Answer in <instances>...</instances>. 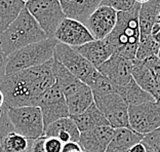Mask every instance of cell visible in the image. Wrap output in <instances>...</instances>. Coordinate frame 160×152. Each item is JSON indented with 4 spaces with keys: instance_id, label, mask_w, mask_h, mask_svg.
<instances>
[{
    "instance_id": "ab89813d",
    "label": "cell",
    "mask_w": 160,
    "mask_h": 152,
    "mask_svg": "<svg viewBox=\"0 0 160 152\" xmlns=\"http://www.w3.org/2000/svg\"><path fill=\"white\" fill-rule=\"evenodd\" d=\"M156 101H157V102H158V103L160 104V96H159V97L157 98V99H156Z\"/></svg>"
},
{
    "instance_id": "2e32d148",
    "label": "cell",
    "mask_w": 160,
    "mask_h": 152,
    "mask_svg": "<svg viewBox=\"0 0 160 152\" xmlns=\"http://www.w3.org/2000/svg\"><path fill=\"white\" fill-rule=\"evenodd\" d=\"M75 49L86 60H88L97 69L114 55L113 48L106 39L93 40L84 45L75 48Z\"/></svg>"
},
{
    "instance_id": "ac0fdd59",
    "label": "cell",
    "mask_w": 160,
    "mask_h": 152,
    "mask_svg": "<svg viewBox=\"0 0 160 152\" xmlns=\"http://www.w3.org/2000/svg\"><path fill=\"white\" fill-rule=\"evenodd\" d=\"M52 71L54 77H56V83L62 90V93L64 94L65 98L74 95L75 93L79 92L80 89L86 86L84 82L75 77L66 67L63 66L54 58L52 63Z\"/></svg>"
},
{
    "instance_id": "7a4b0ae2",
    "label": "cell",
    "mask_w": 160,
    "mask_h": 152,
    "mask_svg": "<svg viewBox=\"0 0 160 152\" xmlns=\"http://www.w3.org/2000/svg\"><path fill=\"white\" fill-rule=\"evenodd\" d=\"M141 6V4L137 3V5L128 12L118 13L114 30L105 38L112 46L114 53L132 61L137 59L141 40L139 19Z\"/></svg>"
},
{
    "instance_id": "9c48e42d",
    "label": "cell",
    "mask_w": 160,
    "mask_h": 152,
    "mask_svg": "<svg viewBox=\"0 0 160 152\" xmlns=\"http://www.w3.org/2000/svg\"><path fill=\"white\" fill-rule=\"evenodd\" d=\"M36 106L41 110L44 129L59 119L70 117L66 98L57 83L42 94L36 103Z\"/></svg>"
},
{
    "instance_id": "8d00e7d4",
    "label": "cell",
    "mask_w": 160,
    "mask_h": 152,
    "mask_svg": "<svg viewBox=\"0 0 160 152\" xmlns=\"http://www.w3.org/2000/svg\"><path fill=\"white\" fill-rule=\"evenodd\" d=\"M4 103H5V100H4V95H3L1 89H0V110L2 109L3 106H4Z\"/></svg>"
},
{
    "instance_id": "1f68e13d",
    "label": "cell",
    "mask_w": 160,
    "mask_h": 152,
    "mask_svg": "<svg viewBox=\"0 0 160 152\" xmlns=\"http://www.w3.org/2000/svg\"><path fill=\"white\" fill-rule=\"evenodd\" d=\"M45 137V136H44ZM64 143L58 138L52 137H45L44 148L46 152H62Z\"/></svg>"
},
{
    "instance_id": "f1b7e54d",
    "label": "cell",
    "mask_w": 160,
    "mask_h": 152,
    "mask_svg": "<svg viewBox=\"0 0 160 152\" xmlns=\"http://www.w3.org/2000/svg\"><path fill=\"white\" fill-rule=\"evenodd\" d=\"M102 5L112 7L118 13L128 12L137 5L134 0H103Z\"/></svg>"
},
{
    "instance_id": "44dd1931",
    "label": "cell",
    "mask_w": 160,
    "mask_h": 152,
    "mask_svg": "<svg viewBox=\"0 0 160 152\" xmlns=\"http://www.w3.org/2000/svg\"><path fill=\"white\" fill-rule=\"evenodd\" d=\"M71 118L74 120L80 133L89 131V129L99 128V126L110 125L103 113L97 107L96 103H93L83 113L75 115V116H71Z\"/></svg>"
},
{
    "instance_id": "d4e9b609",
    "label": "cell",
    "mask_w": 160,
    "mask_h": 152,
    "mask_svg": "<svg viewBox=\"0 0 160 152\" xmlns=\"http://www.w3.org/2000/svg\"><path fill=\"white\" fill-rule=\"evenodd\" d=\"M66 102L69 108L70 117L81 114L94 103L92 90L88 85H86L74 95L66 98Z\"/></svg>"
},
{
    "instance_id": "b9f144b4",
    "label": "cell",
    "mask_w": 160,
    "mask_h": 152,
    "mask_svg": "<svg viewBox=\"0 0 160 152\" xmlns=\"http://www.w3.org/2000/svg\"><path fill=\"white\" fill-rule=\"evenodd\" d=\"M148 152H152V150H150V149H149V150H148Z\"/></svg>"
},
{
    "instance_id": "3957f363",
    "label": "cell",
    "mask_w": 160,
    "mask_h": 152,
    "mask_svg": "<svg viewBox=\"0 0 160 152\" xmlns=\"http://www.w3.org/2000/svg\"><path fill=\"white\" fill-rule=\"evenodd\" d=\"M48 37L39 24L28 12L23 9L13 23L0 34V44L7 56L33 43L45 40Z\"/></svg>"
},
{
    "instance_id": "4316f807",
    "label": "cell",
    "mask_w": 160,
    "mask_h": 152,
    "mask_svg": "<svg viewBox=\"0 0 160 152\" xmlns=\"http://www.w3.org/2000/svg\"><path fill=\"white\" fill-rule=\"evenodd\" d=\"M160 52V44L152 35L141 38L140 45L137 53V60L146 61L152 57H158Z\"/></svg>"
},
{
    "instance_id": "60d3db41",
    "label": "cell",
    "mask_w": 160,
    "mask_h": 152,
    "mask_svg": "<svg viewBox=\"0 0 160 152\" xmlns=\"http://www.w3.org/2000/svg\"><path fill=\"white\" fill-rule=\"evenodd\" d=\"M1 115H2V109L0 110V117H1Z\"/></svg>"
},
{
    "instance_id": "603a6c76",
    "label": "cell",
    "mask_w": 160,
    "mask_h": 152,
    "mask_svg": "<svg viewBox=\"0 0 160 152\" xmlns=\"http://www.w3.org/2000/svg\"><path fill=\"white\" fill-rule=\"evenodd\" d=\"M119 95L122 97L124 102L130 106H139L144 103L155 101V98L143 89L138 83L132 79L129 83H127L124 86H119L118 89Z\"/></svg>"
},
{
    "instance_id": "74e56055",
    "label": "cell",
    "mask_w": 160,
    "mask_h": 152,
    "mask_svg": "<svg viewBox=\"0 0 160 152\" xmlns=\"http://www.w3.org/2000/svg\"><path fill=\"white\" fill-rule=\"evenodd\" d=\"M3 139H4V137L0 134V152H5L4 148H3Z\"/></svg>"
},
{
    "instance_id": "d6a6232c",
    "label": "cell",
    "mask_w": 160,
    "mask_h": 152,
    "mask_svg": "<svg viewBox=\"0 0 160 152\" xmlns=\"http://www.w3.org/2000/svg\"><path fill=\"white\" fill-rule=\"evenodd\" d=\"M7 60H8V56L4 53L1 44H0V84L6 76Z\"/></svg>"
},
{
    "instance_id": "836d02e7",
    "label": "cell",
    "mask_w": 160,
    "mask_h": 152,
    "mask_svg": "<svg viewBox=\"0 0 160 152\" xmlns=\"http://www.w3.org/2000/svg\"><path fill=\"white\" fill-rule=\"evenodd\" d=\"M44 142H45V137H40V138L36 140H32L30 151L29 152H46L44 148Z\"/></svg>"
},
{
    "instance_id": "f35d334b",
    "label": "cell",
    "mask_w": 160,
    "mask_h": 152,
    "mask_svg": "<svg viewBox=\"0 0 160 152\" xmlns=\"http://www.w3.org/2000/svg\"><path fill=\"white\" fill-rule=\"evenodd\" d=\"M137 3H139V4H145V3H147V2H149V1H151V0H134Z\"/></svg>"
},
{
    "instance_id": "d6986e66",
    "label": "cell",
    "mask_w": 160,
    "mask_h": 152,
    "mask_svg": "<svg viewBox=\"0 0 160 152\" xmlns=\"http://www.w3.org/2000/svg\"><path fill=\"white\" fill-rule=\"evenodd\" d=\"M144 135L128 128L115 129L113 139L109 144L106 152H129L133 145L144 140Z\"/></svg>"
},
{
    "instance_id": "5bb4252c",
    "label": "cell",
    "mask_w": 160,
    "mask_h": 152,
    "mask_svg": "<svg viewBox=\"0 0 160 152\" xmlns=\"http://www.w3.org/2000/svg\"><path fill=\"white\" fill-rule=\"evenodd\" d=\"M115 129L104 125L80 134L79 144L86 152H106L113 139Z\"/></svg>"
},
{
    "instance_id": "7bdbcfd3",
    "label": "cell",
    "mask_w": 160,
    "mask_h": 152,
    "mask_svg": "<svg viewBox=\"0 0 160 152\" xmlns=\"http://www.w3.org/2000/svg\"><path fill=\"white\" fill-rule=\"evenodd\" d=\"M24 1H25V2H27V1H28V0H24Z\"/></svg>"
},
{
    "instance_id": "7c38bea8",
    "label": "cell",
    "mask_w": 160,
    "mask_h": 152,
    "mask_svg": "<svg viewBox=\"0 0 160 152\" xmlns=\"http://www.w3.org/2000/svg\"><path fill=\"white\" fill-rule=\"evenodd\" d=\"M118 12L112 7L101 5L84 24L96 40H103L111 34L117 23Z\"/></svg>"
},
{
    "instance_id": "f546056e",
    "label": "cell",
    "mask_w": 160,
    "mask_h": 152,
    "mask_svg": "<svg viewBox=\"0 0 160 152\" xmlns=\"http://www.w3.org/2000/svg\"><path fill=\"white\" fill-rule=\"evenodd\" d=\"M143 142L152 152H160V129L145 136Z\"/></svg>"
},
{
    "instance_id": "5b68a950",
    "label": "cell",
    "mask_w": 160,
    "mask_h": 152,
    "mask_svg": "<svg viewBox=\"0 0 160 152\" xmlns=\"http://www.w3.org/2000/svg\"><path fill=\"white\" fill-rule=\"evenodd\" d=\"M26 8L48 38H54L58 28L67 18L60 0H28Z\"/></svg>"
},
{
    "instance_id": "30bf717a",
    "label": "cell",
    "mask_w": 160,
    "mask_h": 152,
    "mask_svg": "<svg viewBox=\"0 0 160 152\" xmlns=\"http://www.w3.org/2000/svg\"><path fill=\"white\" fill-rule=\"evenodd\" d=\"M94 103L113 129L128 128V105L118 93L104 96H93Z\"/></svg>"
},
{
    "instance_id": "ee69618b",
    "label": "cell",
    "mask_w": 160,
    "mask_h": 152,
    "mask_svg": "<svg viewBox=\"0 0 160 152\" xmlns=\"http://www.w3.org/2000/svg\"><path fill=\"white\" fill-rule=\"evenodd\" d=\"M158 57H159V58H160V52H159V56H158Z\"/></svg>"
},
{
    "instance_id": "83f0119b",
    "label": "cell",
    "mask_w": 160,
    "mask_h": 152,
    "mask_svg": "<svg viewBox=\"0 0 160 152\" xmlns=\"http://www.w3.org/2000/svg\"><path fill=\"white\" fill-rule=\"evenodd\" d=\"M90 89L92 90L93 96H104L118 93L119 86L115 84L113 81H111L108 77L100 73L96 80L93 81L92 85L90 86Z\"/></svg>"
},
{
    "instance_id": "9a60e30c",
    "label": "cell",
    "mask_w": 160,
    "mask_h": 152,
    "mask_svg": "<svg viewBox=\"0 0 160 152\" xmlns=\"http://www.w3.org/2000/svg\"><path fill=\"white\" fill-rule=\"evenodd\" d=\"M102 2L103 0H60L66 17L83 24L102 5Z\"/></svg>"
},
{
    "instance_id": "d590c367",
    "label": "cell",
    "mask_w": 160,
    "mask_h": 152,
    "mask_svg": "<svg viewBox=\"0 0 160 152\" xmlns=\"http://www.w3.org/2000/svg\"><path fill=\"white\" fill-rule=\"evenodd\" d=\"M148 150H149V148L146 146V144L142 141V142L136 144V145H133L130 148L129 152H148Z\"/></svg>"
},
{
    "instance_id": "484cf974",
    "label": "cell",
    "mask_w": 160,
    "mask_h": 152,
    "mask_svg": "<svg viewBox=\"0 0 160 152\" xmlns=\"http://www.w3.org/2000/svg\"><path fill=\"white\" fill-rule=\"evenodd\" d=\"M32 140H28L16 131L9 133L3 139L5 152H29Z\"/></svg>"
},
{
    "instance_id": "4fadbf2b",
    "label": "cell",
    "mask_w": 160,
    "mask_h": 152,
    "mask_svg": "<svg viewBox=\"0 0 160 152\" xmlns=\"http://www.w3.org/2000/svg\"><path fill=\"white\" fill-rule=\"evenodd\" d=\"M133 60H127L114 53L110 59L98 68V71L118 86H124L132 80Z\"/></svg>"
},
{
    "instance_id": "8fae6325",
    "label": "cell",
    "mask_w": 160,
    "mask_h": 152,
    "mask_svg": "<svg viewBox=\"0 0 160 152\" xmlns=\"http://www.w3.org/2000/svg\"><path fill=\"white\" fill-rule=\"evenodd\" d=\"M54 38L71 48H78L96 39L84 24L70 18H66L58 28Z\"/></svg>"
},
{
    "instance_id": "277c9868",
    "label": "cell",
    "mask_w": 160,
    "mask_h": 152,
    "mask_svg": "<svg viewBox=\"0 0 160 152\" xmlns=\"http://www.w3.org/2000/svg\"><path fill=\"white\" fill-rule=\"evenodd\" d=\"M58 42L56 38H47L12 53L7 60L6 75L37 67L52 61L54 58Z\"/></svg>"
},
{
    "instance_id": "7402d4cb",
    "label": "cell",
    "mask_w": 160,
    "mask_h": 152,
    "mask_svg": "<svg viewBox=\"0 0 160 152\" xmlns=\"http://www.w3.org/2000/svg\"><path fill=\"white\" fill-rule=\"evenodd\" d=\"M160 14V0H151L142 4L140 10L141 38L152 35V29L157 23Z\"/></svg>"
},
{
    "instance_id": "8992f818",
    "label": "cell",
    "mask_w": 160,
    "mask_h": 152,
    "mask_svg": "<svg viewBox=\"0 0 160 152\" xmlns=\"http://www.w3.org/2000/svg\"><path fill=\"white\" fill-rule=\"evenodd\" d=\"M54 59L89 88L100 74L97 68L81 53H79L74 48L64 43L58 42L54 52Z\"/></svg>"
},
{
    "instance_id": "e0dca14e",
    "label": "cell",
    "mask_w": 160,
    "mask_h": 152,
    "mask_svg": "<svg viewBox=\"0 0 160 152\" xmlns=\"http://www.w3.org/2000/svg\"><path fill=\"white\" fill-rule=\"evenodd\" d=\"M80 134L81 133L71 117L59 119L44 129L45 137L58 138L64 144L69 142H79Z\"/></svg>"
},
{
    "instance_id": "4dcf8cb0",
    "label": "cell",
    "mask_w": 160,
    "mask_h": 152,
    "mask_svg": "<svg viewBox=\"0 0 160 152\" xmlns=\"http://www.w3.org/2000/svg\"><path fill=\"white\" fill-rule=\"evenodd\" d=\"M145 64L149 67V69L153 73L156 83H157L159 93H160V58L159 57H152L150 59L144 61Z\"/></svg>"
},
{
    "instance_id": "ffe728a7",
    "label": "cell",
    "mask_w": 160,
    "mask_h": 152,
    "mask_svg": "<svg viewBox=\"0 0 160 152\" xmlns=\"http://www.w3.org/2000/svg\"><path fill=\"white\" fill-rule=\"evenodd\" d=\"M132 78L143 89H145L149 94L155 98V100L160 96L157 83L152 71L145 64L144 61L133 60L132 66Z\"/></svg>"
},
{
    "instance_id": "e575fe53",
    "label": "cell",
    "mask_w": 160,
    "mask_h": 152,
    "mask_svg": "<svg viewBox=\"0 0 160 152\" xmlns=\"http://www.w3.org/2000/svg\"><path fill=\"white\" fill-rule=\"evenodd\" d=\"M62 152H86L79 144V142H69L65 143Z\"/></svg>"
},
{
    "instance_id": "52a82bcc",
    "label": "cell",
    "mask_w": 160,
    "mask_h": 152,
    "mask_svg": "<svg viewBox=\"0 0 160 152\" xmlns=\"http://www.w3.org/2000/svg\"><path fill=\"white\" fill-rule=\"evenodd\" d=\"M7 114L16 132L28 140H36L44 136V122L39 107L7 108Z\"/></svg>"
},
{
    "instance_id": "6da1fadb",
    "label": "cell",
    "mask_w": 160,
    "mask_h": 152,
    "mask_svg": "<svg viewBox=\"0 0 160 152\" xmlns=\"http://www.w3.org/2000/svg\"><path fill=\"white\" fill-rule=\"evenodd\" d=\"M53 59L37 67L6 75L0 84L7 108L36 106L42 94L56 83Z\"/></svg>"
},
{
    "instance_id": "cb8c5ba5",
    "label": "cell",
    "mask_w": 160,
    "mask_h": 152,
    "mask_svg": "<svg viewBox=\"0 0 160 152\" xmlns=\"http://www.w3.org/2000/svg\"><path fill=\"white\" fill-rule=\"evenodd\" d=\"M26 8L24 0H0V34H2L13 21Z\"/></svg>"
},
{
    "instance_id": "ba28073f",
    "label": "cell",
    "mask_w": 160,
    "mask_h": 152,
    "mask_svg": "<svg viewBox=\"0 0 160 152\" xmlns=\"http://www.w3.org/2000/svg\"><path fill=\"white\" fill-rule=\"evenodd\" d=\"M130 129L146 136L160 129V104L157 101L128 107Z\"/></svg>"
}]
</instances>
